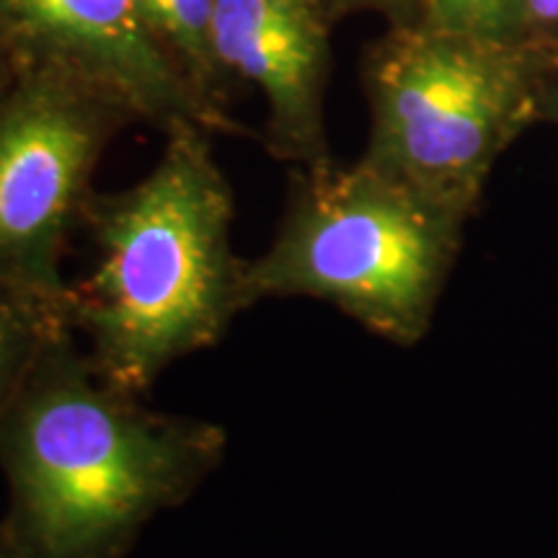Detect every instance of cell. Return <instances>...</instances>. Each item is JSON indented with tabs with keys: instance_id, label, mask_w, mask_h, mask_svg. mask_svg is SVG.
Masks as SVG:
<instances>
[{
	"instance_id": "cell-1",
	"label": "cell",
	"mask_w": 558,
	"mask_h": 558,
	"mask_svg": "<svg viewBox=\"0 0 558 558\" xmlns=\"http://www.w3.org/2000/svg\"><path fill=\"white\" fill-rule=\"evenodd\" d=\"M220 424L150 409L109 383L73 329L54 333L0 416L9 501L0 538L19 558H128L158 514L226 460Z\"/></svg>"
},
{
	"instance_id": "cell-2",
	"label": "cell",
	"mask_w": 558,
	"mask_h": 558,
	"mask_svg": "<svg viewBox=\"0 0 558 558\" xmlns=\"http://www.w3.org/2000/svg\"><path fill=\"white\" fill-rule=\"evenodd\" d=\"M209 135L169 132L143 179L88 205L94 264L70 279L68 324L94 367L130 393L218 344L248 311L246 259L230 241L233 190Z\"/></svg>"
},
{
	"instance_id": "cell-3",
	"label": "cell",
	"mask_w": 558,
	"mask_h": 558,
	"mask_svg": "<svg viewBox=\"0 0 558 558\" xmlns=\"http://www.w3.org/2000/svg\"><path fill=\"white\" fill-rule=\"evenodd\" d=\"M465 222L362 156L292 166L275 239L246 259L248 308L269 298L320 300L390 344L416 347Z\"/></svg>"
},
{
	"instance_id": "cell-4",
	"label": "cell",
	"mask_w": 558,
	"mask_h": 558,
	"mask_svg": "<svg viewBox=\"0 0 558 558\" xmlns=\"http://www.w3.org/2000/svg\"><path fill=\"white\" fill-rule=\"evenodd\" d=\"M558 45L416 21L367 47L362 158L471 220L509 145L541 124Z\"/></svg>"
},
{
	"instance_id": "cell-5",
	"label": "cell",
	"mask_w": 558,
	"mask_h": 558,
	"mask_svg": "<svg viewBox=\"0 0 558 558\" xmlns=\"http://www.w3.org/2000/svg\"><path fill=\"white\" fill-rule=\"evenodd\" d=\"M130 122L86 83L16 68L0 90V282L68 311L70 239L86 226L101 156Z\"/></svg>"
},
{
	"instance_id": "cell-6",
	"label": "cell",
	"mask_w": 558,
	"mask_h": 558,
	"mask_svg": "<svg viewBox=\"0 0 558 558\" xmlns=\"http://www.w3.org/2000/svg\"><path fill=\"white\" fill-rule=\"evenodd\" d=\"M0 45L16 68L65 73L166 135L179 128L243 132L202 99L135 0H0Z\"/></svg>"
},
{
	"instance_id": "cell-7",
	"label": "cell",
	"mask_w": 558,
	"mask_h": 558,
	"mask_svg": "<svg viewBox=\"0 0 558 558\" xmlns=\"http://www.w3.org/2000/svg\"><path fill=\"white\" fill-rule=\"evenodd\" d=\"M326 0H215V58L233 83L264 96V143L277 160L331 158L326 90L331 75Z\"/></svg>"
},
{
	"instance_id": "cell-8",
	"label": "cell",
	"mask_w": 558,
	"mask_h": 558,
	"mask_svg": "<svg viewBox=\"0 0 558 558\" xmlns=\"http://www.w3.org/2000/svg\"><path fill=\"white\" fill-rule=\"evenodd\" d=\"M158 45L209 107L230 114V81L215 58V0H135Z\"/></svg>"
},
{
	"instance_id": "cell-9",
	"label": "cell",
	"mask_w": 558,
	"mask_h": 558,
	"mask_svg": "<svg viewBox=\"0 0 558 558\" xmlns=\"http://www.w3.org/2000/svg\"><path fill=\"white\" fill-rule=\"evenodd\" d=\"M70 329L68 311L0 282V416L9 411L54 333Z\"/></svg>"
},
{
	"instance_id": "cell-10",
	"label": "cell",
	"mask_w": 558,
	"mask_h": 558,
	"mask_svg": "<svg viewBox=\"0 0 558 558\" xmlns=\"http://www.w3.org/2000/svg\"><path fill=\"white\" fill-rule=\"evenodd\" d=\"M422 21L507 37V0H427Z\"/></svg>"
},
{
	"instance_id": "cell-11",
	"label": "cell",
	"mask_w": 558,
	"mask_h": 558,
	"mask_svg": "<svg viewBox=\"0 0 558 558\" xmlns=\"http://www.w3.org/2000/svg\"><path fill=\"white\" fill-rule=\"evenodd\" d=\"M507 37L558 45V0H507Z\"/></svg>"
},
{
	"instance_id": "cell-12",
	"label": "cell",
	"mask_w": 558,
	"mask_h": 558,
	"mask_svg": "<svg viewBox=\"0 0 558 558\" xmlns=\"http://www.w3.org/2000/svg\"><path fill=\"white\" fill-rule=\"evenodd\" d=\"M424 5L427 0H326L333 24L354 13H380L388 26H407L422 21Z\"/></svg>"
},
{
	"instance_id": "cell-13",
	"label": "cell",
	"mask_w": 558,
	"mask_h": 558,
	"mask_svg": "<svg viewBox=\"0 0 558 558\" xmlns=\"http://www.w3.org/2000/svg\"><path fill=\"white\" fill-rule=\"evenodd\" d=\"M541 122L556 124V128H558V83H554V88H550L546 94V99H543Z\"/></svg>"
},
{
	"instance_id": "cell-14",
	"label": "cell",
	"mask_w": 558,
	"mask_h": 558,
	"mask_svg": "<svg viewBox=\"0 0 558 558\" xmlns=\"http://www.w3.org/2000/svg\"><path fill=\"white\" fill-rule=\"evenodd\" d=\"M13 73H16V65H13L11 54L5 52V47L0 45V90H3L5 83L13 78Z\"/></svg>"
},
{
	"instance_id": "cell-15",
	"label": "cell",
	"mask_w": 558,
	"mask_h": 558,
	"mask_svg": "<svg viewBox=\"0 0 558 558\" xmlns=\"http://www.w3.org/2000/svg\"><path fill=\"white\" fill-rule=\"evenodd\" d=\"M0 558H19L13 550L9 548V543H5L3 538H0Z\"/></svg>"
}]
</instances>
